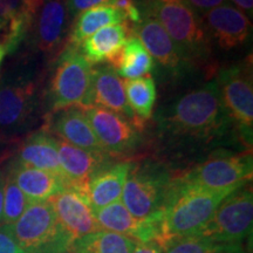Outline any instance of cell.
<instances>
[{
    "instance_id": "17",
    "label": "cell",
    "mask_w": 253,
    "mask_h": 253,
    "mask_svg": "<svg viewBox=\"0 0 253 253\" xmlns=\"http://www.w3.org/2000/svg\"><path fill=\"white\" fill-rule=\"evenodd\" d=\"M91 106L118 113L134 123L138 130L143 129L144 126L136 119L126 101L123 80L110 65L102 63L91 69L89 107Z\"/></svg>"
},
{
    "instance_id": "1",
    "label": "cell",
    "mask_w": 253,
    "mask_h": 253,
    "mask_svg": "<svg viewBox=\"0 0 253 253\" xmlns=\"http://www.w3.org/2000/svg\"><path fill=\"white\" fill-rule=\"evenodd\" d=\"M162 134L209 142L221 137L232 126L224 108L216 80L189 91L158 116Z\"/></svg>"
},
{
    "instance_id": "11",
    "label": "cell",
    "mask_w": 253,
    "mask_h": 253,
    "mask_svg": "<svg viewBox=\"0 0 253 253\" xmlns=\"http://www.w3.org/2000/svg\"><path fill=\"white\" fill-rule=\"evenodd\" d=\"M84 113L107 155H126L137 149L142 141L141 130L125 116L95 106L88 107Z\"/></svg>"
},
{
    "instance_id": "20",
    "label": "cell",
    "mask_w": 253,
    "mask_h": 253,
    "mask_svg": "<svg viewBox=\"0 0 253 253\" xmlns=\"http://www.w3.org/2000/svg\"><path fill=\"white\" fill-rule=\"evenodd\" d=\"M131 166L132 162L129 161L113 164L106 163L94 173L86 191L87 202L93 212L121 198L123 186Z\"/></svg>"
},
{
    "instance_id": "5",
    "label": "cell",
    "mask_w": 253,
    "mask_h": 253,
    "mask_svg": "<svg viewBox=\"0 0 253 253\" xmlns=\"http://www.w3.org/2000/svg\"><path fill=\"white\" fill-rule=\"evenodd\" d=\"M91 66L79 50V46L66 43L58 56L46 93L48 113L67 108L89 107Z\"/></svg>"
},
{
    "instance_id": "10",
    "label": "cell",
    "mask_w": 253,
    "mask_h": 253,
    "mask_svg": "<svg viewBox=\"0 0 253 253\" xmlns=\"http://www.w3.org/2000/svg\"><path fill=\"white\" fill-rule=\"evenodd\" d=\"M39 106L38 82L18 75L0 84V131L25 130L33 122Z\"/></svg>"
},
{
    "instance_id": "22",
    "label": "cell",
    "mask_w": 253,
    "mask_h": 253,
    "mask_svg": "<svg viewBox=\"0 0 253 253\" xmlns=\"http://www.w3.org/2000/svg\"><path fill=\"white\" fill-rule=\"evenodd\" d=\"M7 173L14 179L30 203L48 201L53 196L66 189L65 182L61 177L36 168L27 167L18 162L17 160L9 164Z\"/></svg>"
},
{
    "instance_id": "29",
    "label": "cell",
    "mask_w": 253,
    "mask_h": 253,
    "mask_svg": "<svg viewBox=\"0 0 253 253\" xmlns=\"http://www.w3.org/2000/svg\"><path fill=\"white\" fill-rule=\"evenodd\" d=\"M30 204L26 196L19 189L17 183L9 173L6 172L4 189V212H2V224L11 225L18 219Z\"/></svg>"
},
{
    "instance_id": "38",
    "label": "cell",
    "mask_w": 253,
    "mask_h": 253,
    "mask_svg": "<svg viewBox=\"0 0 253 253\" xmlns=\"http://www.w3.org/2000/svg\"><path fill=\"white\" fill-rule=\"evenodd\" d=\"M2 25H4V24H1V23H0V30H1V27H2Z\"/></svg>"
},
{
    "instance_id": "9",
    "label": "cell",
    "mask_w": 253,
    "mask_h": 253,
    "mask_svg": "<svg viewBox=\"0 0 253 253\" xmlns=\"http://www.w3.org/2000/svg\"><path fill=\"white\" fill-rule=\"evenodd\" d=\"M252 172L251 153L217 151L181 178L189 184L212 191L233 192L251 181Z\"/></svg>"
},
{
    "instance_id": "6",
    "label": "cell",
    "mask_w": 253,
    "mask_h": 253,
    "mask_svg": "<svg viewBox=\"0 0 253 253\" xmlns=\"http://www.w3.org/2000/svg\"><path fill=\"white\" fill-rule=\"evenodd\" d=\"M172 181L160 164L132 163L122 191V203L136 219H147L163 211Z\"/></svg>"
},
{
    "instance_id": "30",
    "label": "cell",
    "mask_w": 253,
    "mask_h": 253,
    "mask_svg": "<svg viewBox=\"0 0 253 253\" xmlns=\"http://www.w3.org/2000/svg\"><path fill=\"white\" fill-rule=\"evenodd\" d=\"M110 2H112V0H66L69 20L73 23L82 12L87 11L89 8L97 7V6H109Z\"/></svg>"
},
{
    "instance_id": "25",
    "label": "cell",
    "mask_w": 253,
    "mask_h": 253,
    "mask_svg": "<svg viewBox=\"0 0 253 253\" xmlns=\"http://www.w3.org/2000/svg\"><path fill=\"white\" fill-rule=\"evenodd\" d=\"M137 242L129 237L107 230L94 232L73 240L69 253H132Z\"/></svg>"
},
{
    "instance_id": "23",
    "label": "cell",
    "mask_w": 253,
    "mask_h": 253,
    "mask_svg": "<svg viewBox=\"0 0 253 253\" xmlns=\"http://www.w3.org/2000/svg\"><path fill=\"white\" fill-rule=\"evenodd\" d=\"M15 160L27 167L54 173L63 179L59 162L58 141L45 129L33 132L24 141Z\"/></svg>"
},
{
    "instance_id": "3",
    "label": "cell",
    "mask_w": 253,
    "mask_h": 253,
    "mask_svg": "<svg viewBox=\"0 0 253 253\" xmlns=\"http://www.w3.org/2000/svg\"><path fill=\"white\" fill-rule=\"evenodd\" d=\"M135 4L141 13L157 19L190 67L210 63L211 38L188 0H135Z\"/></svg>"
},
{
    "instance_id": "34",
    "label": "cell",
    "mask_w": 253,
    "mask_h": 253,
    "mask_svg": "<svg viewBox=\"0 0 253 253\" xmlns=\"http://www.w3.org/2000/svg\"><path fill=\"white\" fill-rule=\"evenodd\" d=\"M132 253H163V248L156 242L137 243Z\"/></svg>"
},
{
    "instance_id": "4",
    "label": "cell",
    "mask_w": 253,
    "mask_h": 253,
    "mask_svg": "<svg viewBox=\"0 0 253 253\" xmlns=\"http://www.w3.org/2000/svg\"><path fill=\"white\" fill-rule=\"evenodd\" d=\"M4 226L27 253H67L73 243L49 201L30 203L13 224Z\"/></svg>"
},
{
    "instance_id": "39",
    "label": "cell",
    "mask_w": 253,
    "mask_h": 253,
    "mask_svg": "<svg viewBox=\"0 0 253 253\" xmlns=\"http://www.w3.org/2000/svg\"><path fill=\"white\" fill-rule=\"evenodd\" d=\"M67 253H68V252H67Z\"/></svg>"
},
{
    "instance_id": "32",
    "label": "cell",
    "mask_w": 253,
    "mask_h": 253,
    "mask_svg": "<svg viewBox=\"0 0 253 253\" xmlns=\"http://www.w3.org/2000/svg\"><path fill=\"white\" fill-rule=\"evenodd\" d=\"M23 7V0H0V23H7Z\"/></svg>"
},
{
    "instance_id": "13",
    "label": "cell",
    "mask_w": 253,
    "mask_h": 253,
    "mask_svg": "<svg viewBox=\"0 0 253 253\" xmlns=\"http://www.w3.org/2000/svg\"><path fill=\"white\" fill-rule=\"evenodd\" d=\"M69 25L66 0H46L38 11L28 34L33 48L53 56L68 33Z\"/></svg>"
},
{
    "instance_id": "35",
    "label": "cell",
    "mask_w": 253,
    "mask_h": 253,
    "mask_svg": "<svg viewBox=\"0 0 253 253\" xmlns=\"http://www.w3.org/2000/svg\"><path fill=\"white\" fill-rule=\"evenodd\" d=\"M237 6V8H239L240 11H243L246 15H249L250 18H252L253 14V0H231Z\"/></svg>"
},
{
    "instance_id": "7",
    "label": "cell",
    "mask_w": 253,
    "mask_h": 253,
    "mask_svg": "<svg viewBox=\"0 0 253 253\" xmlns=\"http://www.w3.org/2000/svg\"><path fill=\"white\" fill-rule=\"evenodd\" d=\"M224 108L240 141L251 148L253 134V82L250 61L221 69L217 79Z\"/></svg>"
},
{
    "instance_id": "27",
    "label": "cell",
    "mask_w": 253,
    "mask_h": 253,
    "mask_svg": "<svg viewBox=\"0 0 253 253\" xmlns=\"http://www.w3.org/2000/svg\"><path fill=\"white\" fill-rule=\"evenodd\" d=\"M126 97L136 119L144 126V122L153 115L156 101V86L150 75L136 79H126L123 81Z\"/></svg>"
},
{
    "instance_id": "8",
    "label": "cell",
    "mask_w": 253,
    "mask_h": 253,
    "mask_svg": "<svg viewBox=\"0 0 253 253\" xmlns=\"http://www.w3.org/2000/svg\"><path fill=\"white\" fill-rule=\"evenodd\" d=\"M253 195L245 184L223 199L205 225L194 237L220 243H240L252 232Z\"/></svg>"
},
{
    "instance_id": "26",
    "label": "cell",
    "mask_w": 253,
    "mask_h": 253,
    "mask_svg": "<svg viewBox=\"0 0 253 253\" xmlns=\"http://www.w3.org/2000/svg\"><path fill=\"white\" fill-rule=\"evenodd\" d=\"M119 77L136 79L148 75L155 67L154 58L143 43L136 37L130 36L123 45L121 52L112 65Z\"/></svg>"
},
{
    "instance_id": "2",
    "label": "cell",
    "mask_w": 253,
    "mask_h": 253,
    "mask_svg": "<svg viewBox=\"0 0 253 253\" xmlns=\"http://www.w3.org/2000/svg\"><path fill=\"white\" fill-rule=\"evenodd\" d=\"M230 194L232 192L212 191L189 184L182 178L173 179L163 209L160 242L163 251L176 240L194 237Z\"/></svg>"
},
{
    "instance_id": "24",
    "label": "cell",
    "mask_w": 253,
    "mask_h": 253,
    "mask_svg": "<svg viewBox=\"0 0 253 253\" xmlns=\"http://www.w3.org/2000/svg\"><path fill=\"white\" fill-rule=\"evenodd\" d=\"M125 21H126L125 13L113 6L103 5L89 8L82 12L73 21V27L67 39V43L79 46L86 38L90 37L101 28L110 26V25L122 24Z\"/></svg>"
},
{
    "instance_id": "19",
    "label": "cell",
    "mask_w": 253,
    "mask_h": 253,
    "mask_svg": "<svg viewBox=\"0 0 253 253\" xmlns=\"http://www.w3.org/2000/svg\"><path fill=\"white\" fill-rule=\"evenodd\" d=\"M48 201L53 205L60 225L72 240L100 230L90 205L80 192L66 188Z\"/></svg>"
},
{
    "instance_id": "15",
    "label": "cell",
    "mask_w": 253,
    "mask_h": 253,
    "mask_svg": "<svg viewBox=\"0 0 253 253\" xmlns=\"http://www.w3.org/2000/svg\"><path fill=\"white\" fill-rule=\"evenodd\" d=\"M128 27L130 36L137 38L162 67L176 73L190 67L183 59L176 43L153 15L141 13V20L136 24L128 23Z\"/></svg>"
},
{
    "instance_id": "14",
    "label": "cell",
    "mask_w": 253,
    "mask_h": 253,
    "mask_svg": "<svg viewBox=\"0 0 253 253\" xmlns=\"http://www.w3.org/2000/svg\"><path fill=\"white\" fill-rule=\"evenodd\" d=\"M210 38L223 49H233L245 43L251 36L252 25L248 15L229 2L201 15Z\"/></svg>"
},
{
    "instance_id": "21",
    "label": "cell",
    "mask_w": 253,
    "mask_h": 253,
    "mask_svg": "<svg viewBox=\"0 0 253 253\" xmlns=\"http://www.w3.org/2000/svg\"><path fill=\"white\" fill-rule=\"evenodd\" d=\"M130 37L128 23L110 25L101 28L79 45V50L89 65H108L115 61L123 45Z\"/></svg>"
},
{
    "instance_id": "18",
    "label": "cell",
    "mask_w": 253,
    "mask_h": 253,
    "mask_svg": "<svg viewBox=\"0 0 253 253\" xmlns=\"http://www.w3.org/2000/svg\"><path fill=\"white\" fill-rule=\"evenodd\" d=\"M56 141L66 188L75 190L86 197L88 183L94 173L107 163L108 155L81 149L60 138H56Z\"/></svg>"
},
{
    "instance_id": "37",
    "label": "cell",
    "mask_w": 253,
    "mask_h": 253,
    "mask_svg": "<svg viewBox=\"0 0 253 253\" xmlns=\"http://www.w3.org/2000/svg\"><path fill=\"white\" fill-rule=\"evenodd\" d=\"M5 54H6L5 49H4V48H2V46H0V63H1V61H2V59H4V56H5Z\"/></svg>"
},
{
    "instance_id": "28",
    "label": "cell",
    "mask_w": 253,
    "mask_h": 253,
    "mask_svg": "<svg viewBox=\"0 0 253 253\" xmlns=\"http://www.w3.org/2000/svg\"><path fill=\"white\" fill-rule=\"evenodd\" d=\"M163 253H245V251L240 243H220L189 237L169 244Z\"/></svg>"
},
{
    "instance_id": "33",
    "label": "cell",
    "mask_w": 253,
    "mask_h": 253,
    "mask_svg": "<svg viewBox=\"0 0 253 253\" xmlns=\"http://www.w3.org/2000/svg\"><path fill=\"white\" fill-rule=\"evenodd\" d=\"M188 2L199 15H202L217 6L225 4L227 0H188Z\"/></svg>"
},
{
    "instance_id": "16",
    "label": "cell",
    "mask_w": 253,
    "mask_h": 253,
    "mask_svg": "<svg viewBox=\"0 0 253 253\" xmlns=\"http://www.w3.org/2000/svg\"><path fill=\"white\" fill-rule=\"evenodd\" d=\"M42 129L81 149L106 154L91 129L84 109L81 107H67L48 113Z\"/></svg>"
},
{
    "instance_id": "36",
    "label": "cell",
    "mask_w": 253,
    "mask_h": 253,
    "mask_svg": "<svg viewBox=\"0 0 253 253\" xmlns=\"http://www.w3.org/2000/svg\"><path fill=\"white\" fill-rule=\"evenodd\" d=\"M6 173L0 170V224L2 223V212H4V189H5Z\"/></svg>"
},
{
    "instance_id": "31",
    "label": "cell",
    "mask_w": 253,
    "mask_h": 253,
    "mask_svg": "<svg viewBox=\"0 0 253 253\" xmlns=\"http://www.w3.org/2000/svg\"><path fill=\"white\" fill-rule=\"evenodd\" d=\"M0 253H27L5 226H0Z\"/></svg>"
},
{
    "instance_id": "12",
    "label": "cell",
    "mask_w": 253,
    "mask_h": 253,
    "mask_svg": "<svg viewBox=\"0 0 253 253\" xmlns=\"http://www.w3.org/2000/svg\"><path fill=\"white\" fill-rule=\"evenodd\" d=\"M93 213L100 229L126 236L137 243L156 242L160 244L163 212L147 219H136L122 202L118 201Z\"/></svg>"
}]
</instances>
